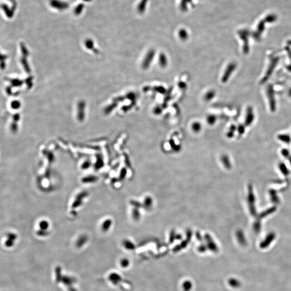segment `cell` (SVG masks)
<instances>
[{"mask_svg": "<svg viewBox=\"0 0 291 291\" xmlns=\"http://www.w3.org/2000/svg\"><path fill=\"white\" fill-rule=\"evenodd\" d=\"M60 282L68 288L69 291H77L76 289L73 287V284L76 282V279L75 277L69 275H62L58 283Z\"/></svg>", "mask_w": 291, "mask_h": 291, "instance_id": "obj_1", "label": "cell"}, {"mask_svg": "<svg viewBox=\"0 0 291 291\" xmlns=\"http://www.w3.org/2000/svg\"><path fill=\"white\" fill-rule=\"evenodd\" d=\"M236 68V65L235 63H232L228 64L227 68H226L225 72H224V74L222 77V81L223 83H226L228 80L230 75H231L232 73L235 70Z\"/></svg>", "mask_w": 291, "mask_h": 291, "instance_id": "obj_2", "label": "cell"}, {"mask_svg": "<svg viewBox=\"0 0 291 291\" xmlns=\"http://www.w3.org/2000/svg\"><path fill=\"white\" fill-rule=\"evenodd\" d=\"M155 56V51L154 50H151L148 52L147 56L146 57V59L144 62V68H147L149 66L152 62Z\"/></svg>", "mask_w": 291, "mask_h": 291, "instance_id": "obj_3", "label": "cell"}, {"mask_svg": "<svg viewBox=\"0 0 291 291\" xmlns=\"http://www.w3.org/2000/svg\"><path fill=\"white\" fill-rule=\"evenodd\" d=\"M108 280L113 285L118 286L122 281V278L118 273H112L108 276Z\"/></svg>", "mask_w": 291, "mask_h": 291, "instance_id": "obj_4", "label": "cell"}, {"mask_svg": "<svg viewBox=\"0 0 291 291\" xmlns=\"http://www.w3.org/2000/svg\"><path fill=\"white\" fill-rule=\"evenodd\" d=\"M1 8L3 10L4 13H5L6 17L9 19H11L14 16L15 12L13 11V9H10L8 6L6 4H2L1 5Z\"/></svg>", "mask_w": 291, "mask_h": 291, "instance_id": "obj_5", "label": "cell"}, {"mask_svg": "<svg viewBox=\"0 0 291 291\" xmlns=\"http://www.w3.org/2000/svg\"><path fill=\"white\" fill-rule=\"evenodd\" d=\"M159 63L161 67L165 68L168 64L167 57L164 53H160L159 57Z\"/></svg>", "mask_w": 291, "mask_h": 291, "instance_id": "obj_6", "label": "cell"}, {"mask_svg": "<svg viewBox=\"0 0 291 291\" xmlns=\"http://www.w3.org/2000/svg\"><path fill=\"white\" fill-rule=\"evenodd\" d=\"M215 96H216V92L213 90H210L207 92V93L205 95L204 99L207 101H210L214 98Z\"/></svg>", "mask_w": 291, "mask_h": 291, "instance_id": "obj_7", "label": "cell"}, {"mask_svg": "<svg viewBox=\"0 0 291 291\" xmlns=\"http://www.w3.org/2000/svg\"><path fill=\"white\" fill-rule=\"evenodd\" d=\"M217 118L214 115H210L207 117V122L209 125H213L216 122Z\"/></svg>", "mask_w": 291, "mask_h": 291, "instance_id": "obj_8", "label": "cell"}, {"mask_svg": "<svg viewBox=\"0 0 291 291\" xmlns=\"http://www.w3.org/2000/svg\"><path fill=\"white\" fill-rule=\"evenodd\" d=\"M201 128H202V125L200 122H195L192 125V129L195 132L200 131Z\"/></svg>", "mask_w": 291, "mask_h": 291, "instance_id": "obj_9", "label": "cell"}, {"mask_svg": "<svg viewBox=\"0 0 291 291\" xmlns=\"http://www.w3.org/2000/svg\"><path fill=\"white\" fill-rule=\"evenodd\" d=\"M87 241V238L85 237H81L78 239V240L77 241V246L78 247H80L83 246L85 243Z\"/></svg>", "mask_w": 291, "mask_h": 291, "instance_id": "obj_10", "label": "cell"}, {"mask_svg": "<svg viewBox=\"0 0 291 291\" xmlns=\"http://www.w3.org/2000/svg\"><path fill=\"white\" fill-rule=\"evenodd\" d=\"M120 263V265L122 267L125 268V267H127V266H129V260L125 259V258H124V259L121 260Z\"/></svg>", "mask_w": 291, "mask_h": 291, "instance_id": "obj_11", "label": "cell"}, {"mask_svg": "<svg viewBox=\"0 0 291 291\" xmlns=\"http://www.w3.org/2000/svg\"><path fill=\"white\" fill-rule=\"evenodd\" d=\"M40 227L43 230H46L47 228V222H42L40 224Z\"/></svg>", "mask_w": 291, "mask_h": 291, "instance_id": "obj_12", "label": "cell"}, {"mask_svg": "<svg viewBox=\"0 0 291 291\" xmlns=\"http://www.w3.org/2000/svg\"><path fill=\"white\" fill-rule=\"evenodd\" d=\"M8 239H10L11 241H14L15 239H16V235H15V234H10L8 235Z\"/></svg>", "mask_w": 291, "mask_h": 291, "instance_id": "obj_13", "label": "cell"}, {"mask_svg": "<svg viewBox=\"0 0 291 291\" xmlns=\"http://www.w3.org/2000/svg\"><path fill=\"white\" fill-rule=\"evenodd\" d=\"M13 245H14V242H13V241H11L10 239H8L7 241L6 242V246L8 247H10V246H12Z\"/></svg>", "mask_w": 291, "mask_h": 291, "instance_id": "obj_14", "label": "cell"}]
</instances>
